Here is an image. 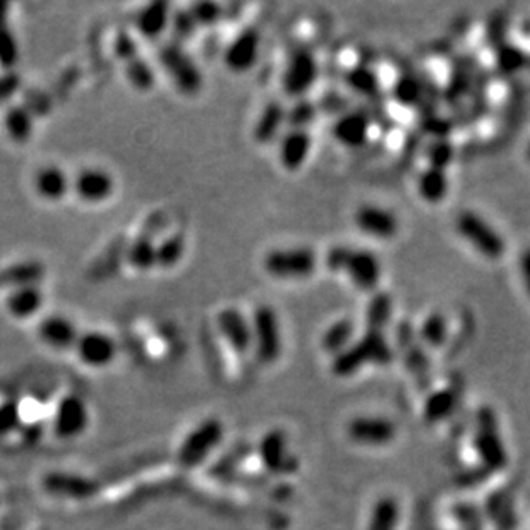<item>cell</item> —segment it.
I'll return each instance as SVG.
<instances>
[{
	"mask_svg": "<svg viewBox=\"0 0 530 530\" xmlns=\"http://www.w3.org/2000/svg\"><path fill=\"white\" fill-rule=\"evenodd\" d=\"M391 357L393 352L383 333L367 329L359 340L352 342L344 352L335 355L331 367L337 376H352L366 364H388Z\"/></svg>",
	"mask_w": 530,
	"mask_h": 530,
	"instance_id": "cell-1",
	"label": "cell"
},
{
	"mask_svg": "<svg viewBox=\"0 0 530 530\" xmlns=\"http://www.w3.org/2000/svg\"><path fill=\"white\" fill-rule=\"evenodd\" d=\"M224 423L217 417H208L184 436L177 449V464L183 469H194L218 449L224 440Z\"/></svg>",
	"mask_w": 530,
	"mask_h": 530,
	"instance_id": "cell-2",
	"label": "cell"
},
{
	"mask_svg": "<svg viewBox=\"0 0 530 530\" xmlns=\"http://www.w3.org/2000/svg\"><path fill=\"white\" fill-rule=\"evenodd\" d=\"M160 64L165 73L174 82V86L187 97H192L201 91L203 76L196 62L184 50L179 41H168L160 48L158 54Z\"/></svg>",
	"mask_w": 530,
	"mask_h": 530,
	"instance_id": "cell-3",
	"label": "cell"
},
{
	"mask_svg": "<svg viewBox=\"0 0 530 530\" xmlns=\"http://www.w3.org/2000/svg\"><path fill=\"white\" fill-rule=\"evenodd\" d=\"M50 429L56 438L62 441H71L82 436L90 426V410L82 397L76 393H65L56 404Z\"/></svg>",
	"mask_w": 530,
	"mask_h": 530,
	"instance_id": "cell-4",
	"label": "cell"
},
{
	"mask_svg": "<svg viewBox=\"0 0 530 530\" xmlns=\"http://www.w3.org/2000/svg\"><path fill=\"white\" fill-rule=\"evenodd\" d=\"M252 348L263 364H273L282 352V333L275 309L260 306L251 318Z\"/></svg>",
	"mask_w": 530,
	"mask_h": 530,
	"instance_id": "cell-5",
	"label": "cell"
},
{
	"mask_svg": "<svg viewBox=\"0 0 530 530\" xmlns=\"http://www.w3.org/2000/svg\"><path fill=\"white\" fill-rule=\"evenodd\" d=\"M457 230L467 243L490 260L501 258L507 251V243L498 230L475 211L460 213L457 218Z\"/></svg>",
	"mask_w": 530,
	"mask_h": 530,
	"instance_id": "cell-6",
	"label": "cell"
},
{
	"mask_svg": "<svg viewBox=\"0 0 530 530\" xmlns=\"http://www.w3.org/2000/svg\"><path fill=\"white\" fill-rule=\"evenodd\" d=\"M470 440L479 453L484 469H503L507 464V449L503 447L492 410L483 408L479 412L477 426Z\"/></svg>",
	"mask_w": 530,
	"mask_h": 530,
	"instance_id": "cell-7",
	"label": "cell"
},
{
	"mask_svg": "<svg viewBox=\"0 0 530 530\" xmlns=\"http://www.w3.org/2000/svg\"><path fill=\"white\" fill-rule=\"evenodd\" d=\"M263 265L277 278H306L316 269L318 256L307 247L275 249L266 254Z\"/></svg>",
	"mask_w": 530,
	"mask_h": 530,
	"instance_id": "cell-8",
	"label": "cell"
},
{
	"mask_svg": "<svg viewBox=\"0 0 530 530\" xmlns=\"http://www.w3.org/2000/svg\"><path fill=\"white\" fill-rule=\"evenodd\" d=\"M76 355L82 364L91 369L108 367L117 357V344L105 331H84L74 346Z\"/></svg>",
	"mask_w": 530,
	"mask_h": 530,
	"instance_id": "cell-9",
	"label": "cell"
},
{
	"mask_svg": "<svg viewBox=\"0 0 530 530\" xmlns=\"http://www.w3.org/2000/svg\"><path fill=\"white\" fill-rule=\"evenodd\" d=\"M41 486L50 496L73 501L91 500L98 492V484L93 479L69 472H48Z\"/></svg>",
	"mask_w": 530,
	"mask_h": 530,
	"instance_id": "cell-10",
	"label": "cell"
},
{
	"mask_svg": "<svg viewBox=\"0 0 530 530\" xmlns=\"http://www.w3.org/2000/svg\"><path fill=\"white\" fill-rule=\"evenodd\" d=\"M115 181L114 177L98 167L82 168L81 172L73 179L74 194L88 204H100L114 194Z\"/></svg>",
	"mask_w": 530,
	"mask_h": 530,
	"instance_id": "cell-11",
	"label": "cell"
},
{
	"mask_svg": "<svg viewBox=\"0 0 530 530\" xmlns=\"http://www.w3.org/2000/svg\"><path fill=\"white\" fill-rule=\"evenodd\" d=\"M350 441L364 447H385L397 436V426L385 417H355L348 423Z\"/></svg>",
	"mask_w": 530,
	"mask_h": 530,
	"instance_id": "cell-12",
	"label": "cell"
},
{
	"mask_svg": "<svg viewBox=\"0 0 530 530\" xmlns=\"http://www.w3.org/2000/svg\"><path fill=\"white\" fill-rule=\"evenodd\" d=\"M256 455L261 460L266 472L290 474L297 470V460L288 453L286 449V434L278 429L269 431L263 436Z\"/></svg>",
	"mask_w": 530,
	"mask_h": 530,
	"instance_id": "cell-13",
	"label": "cell"
},
{
	"mask_svg": "<svg viewBox=\"0 0 530 530\" xmlns=\"http://www.w3.org/2000/svg\"><path fill=\"white\" fill-rule=\"evenodd\" d=\"M217 327L228 347L237 354H245L252 348L251 321L235 307H225L217 316Z\"/></svg>",
	"mask_w": 530,
	"mask_h": 530,
	"instance_id": "cell-14",
	"label": "cell"
},
{
	"mask_svg": "<svg viewBox=\"0 0 530 530\" xmlns=\"http://www.w3.org/2000/svg\"><path fill=\"white\" fill-rule=\"evenodd\" d=\"M260 33L254 28H247L241 31L224 54L225 65L232 73H247L260 57Z\"/></svg>",
	"mask_w": 530,
	"mask_h": 530,
	"instance_id": "cell-15",
	"label": "cell"
},
{
	"mask_svg": "<svg viewBox=\"0 0 530 530\" xmlns=\"http://www.w3.org/2000/svg\"><path fill=\"white\" fill-rule=\"evenodd\" d=\"M348 278L361 290H374L381 280V265L380 260L364 249H350L347 261L344 266Z\"/></svg>",
	"mask_w": 530,
	"mask_h": 530,
	"instance_id": "cell-16",
	"label": "cell"
},
{
	"mask_svg": "<svg viewBox=\"0 0 530 530\" xmlns=\"http://www.w3.org/2000/svg\"><path fill=\"white\" fill-rule=\"evenodd\" d=\"M38 338L54 350H71L80 338V329L65 316L50 314L38 325Z\"/></svg>",
	"mask_w": 530,
	"mask_h": 530,
	"instance_id": "cell-17",
	"label": "cell"
},
{
	"mask_svg": "<svg viewBox=\"0 0 530 530\" xmlns=\"http://www.w3.org/2000/svg\"><path fill=\"white\" fill-rule=\"evenodd\" d=\"M316 78H318L316 59L307 52H299L286 64V73H284V90L292 97L304 95L314 84Z\"/></svg>",
	"mask_w": 530,
	"mask_h": 530,
	"instance_id": "cell-18",
	"label": "cell"
},
{
	"mask_svg": "<svg viewBox=\"0 0 530 530\" xmlns=\"http://www.w3.org/2000/svg\"><path fill=\"white\" fill-rule=\"evenodd\" d=\"M35 192L48 203H59L69 191H73V181L67 172L57 165H45L33 177Z\"/></svg>",
	"mask_w": 530,
	"mask_h": 530,
	"instance_id": "cell-19",
	"label": "cell"
},
{
	"mask_svg": "<svg viewBox=\"0 0 530 530\" xmlns=\"http://www.w3.org/2000/svg\"><path fill=\"white\" fill-rule=\"evenodd\" d=\"M355 224L376 239H391L398 232V220L393 213L380 206H363L355 213Z\"/></svg>",
	"mask_w": 530,
	"mask_h": 530,
	"instance_id": "cell-20",
	"label": "cell"
},
{
	"mask_svg": "<svg viewBox=\"0 0 530 530\" xmlns=\"http://www.w3.org/2000/svg\"><path fill=\"white\" fill-rule=\"evenodd\" d=\"M47 275L45 265L37 260H24L0 269V286L9 290L22 286H40Z\"/></svg>",
	"mask_w": 530,
	"mask_h": 530,
	"instance_id": "cell-21",
	"label": "cell"
},
{
	"mask_svg": "<svg viewBox=\"0 0 530 530\" xmlns=\"http://www.w3.org/2000/svg\"><path fill=\"white\" fill-rule=\"evenodd\" d=\"M170 20H172L170 4L164 2V0H157V2L146 4L140 11V14L136 18V28L144 38L157 40L170 26Z\"/></svg>",
	"mask_w": 530,
	"mask_h": 530,
	"instance_id": "cell-22",
	"label": "cell"
},
{
	"mask_svg": "<svg viewBox=\"0 0 530 530\" xmlns=\"http://www.w3.org/2000/svg\"><path fill=\"white\" fill-rule=\"evenodd\" d=\"M4 129L11 141L16 144H26L35 132V117L30 107L14 103L9 105L4 112Z\"/></svg>",
	"mask_w": 530,
	"mask_h": 530,
	"instance_id": "cell-23",
	"label": "cell"
},
{
	"mask_svg": "<svg viewBox=\"0 0 530 530\" xmlns=\"http://www.w3.org/2000/svg\"><path fill=\"white\" fill-rule=\"evenodd\" d=\"M43 292L40 286H22L9 290L5 297V309L16 320H30L43 307Z\"/></svg>",
	"mask_w": 530,
	"mask_h": 530,
	"instance_id": "cell-24",
	"label": "cell"
},
{
	"mask_svg": "<svg viewBox=\"0 0 530 530\" xmlns=\"http://www.w3.org/2000/svg\"><path fill=\"white\" fill-rule=\"evenodd\" d=\"M311 150V136L306 129H294L280 143V162L286 170H299Z\"/></svg>",
	"mask_w": 530,
	"mask_h": 530,
	"instance_id": "cell-25",
	"label": "cell"
},
{
	"mask_svg": "<svg viewBox=\"0 0 530 530\" xmlns=\"http://www.w3.org/2000/svg\"><path fill=\"white\" fill-rule=\"evenodd\" d=\"M369 121L361 112H350L342 115L333 125V136L346 146H361L366 143Z\"/></svg>",
	"mask_w": 530,
	"mask_h": 530,
	"instance_id": "cell-26",
	"label": "cell"
},
{
	"mask_svg": "<svg viewBox=\"0 0 530 530\" xmlns=\"http://www.w3.org/2000/svg\"><path fill=\"white\" fill-rule=\"evenodd\" d=\"M9 9L7 2H0V69L13 71L20 61V47L16 37L9 26Z\"/></svg>",
	"mask_w": 530,
	"mask_h": 530,
	"instance_id": "cell-27",
	"label": "cell"
},
{
	"mask_svg": "<svg viewBox=\"0 0 530 530\" xmlns=\"http://www.w3.org/2000/svg\"><path fill=\"white\" fill-rule=\"evenodd\" d=\"M286 119V110L280 103H268L263 114L260 115L258 123L254 125V131H252L254 141L260 144H268L269 141H273Z\"/></svg>",
	"mask_w": 530,
	"mask_h": 530,
	"instance_id": "cell-28",
	"label": "cell"
},
{
	"mask_svg": "<svg viewBox=\"0 0 530 530\" xmlns=\"http://www.w3.org/2000/svg\"><path fill=\"white\" fill-rule=\"evenodd\" d=\"M127 263L140 273L157 268V243L151 235L141 234L127 249Z\"/></svg>",
	"mask_w": 530,
	"mask_h": 530,
	"instance_id": "cell-29",
	"label": "cell"
},
{
	"mask_svg": "<svg viewBox=\"0 0 530 530\" xmlns=\"http://www.w3.org/2000/svg\"><path fill=\"white\" fill-rule=\"evenodd\" d=\"M419 194L428 201V203H438L441 200H445L447 192H449V179L445 170L436 168V167H429L428 170L423 172V175L419 177Z\"/></svg>",
	"mask_w": 530,
	"mask_h": 530,
	"instance_id": "cell-30",
	"label": "cell"
},
{
	"mask_svg": "<svg viewBox=\"0 0 530 530\" xmlns=\"http://www.w3.org/2000/svg\"><path fill=\"white\" fill-rule=\"evenodd\" d=\"M398 517L400 509L397 500L391 496H383L376 501L372 509L367 530H397Z\"/></svg>",
	"mask_w": 530,
	"mask_h": 530,
	"instance_id": "cell-31",
	"label": "cell"
},
{
	"mask_svg": "<svg viewBox=\"0 0 530 530\" xmlns=\"http://www.w3.org/2000/svg\"><path fill=\"white\" fill-rule=\"evenodd\" d=\"M354 331H355V327H354V323L350 320H338L337 323H333L323 333L321 347L328 354L338 355L340 352H344L352 344Z\"/></svg>",
	"mask_w": 530,
	"mask_h": 530,
	"instance_id": "cell-32",
	"label": "cell"
},
{
	"mask_svg": "<svg viewBox=\"0 0 530 530\" xmlns=\"http://www.w3.org/2000/svg\"><path fill=\"white\" fill-rule=\"evenodd\" d=\"M124 71H125L127 81L136 91H141V93L151 91L157 84V74L153 67L144 61L141 56H138L132 61L125 62Z\"/></svg>",
	"mask_w": 530,
	"mask_h": 530,
	"instance_id": "cell-33",
	"label": "cell"
},
{
	"mask_svg": "<svg viewBox=\"0 0 530 530\" xmlns=\"http://www.w3.org/2000/svg\"><path fill=\"white\" fill-rule=\"evenodd\" d=\"M393 312V299L387 292H378L366 307V325L371 331H381L387 327Z\"/></svg>",
	"mask_w": 530,
	"mask_h": 530,
	"instance_id": "cell-34",
	"label": "cell"
},
{
	"mask_svg": "<svg viewBox=\"0 0 530 530\" xmlns=\"http://www.w3.org/2000/svg\"><path fill=\"white\" fill-rule=\"evenodd\" d=\"M458 393L453 388H441L432 391L424 404V415L428 421H440L451 414L457 406Z\"/></svg>",
	"mask_w": 530,
	"mask_h": 530,
	"instance_id": "cell-35",
	"label": "cell"
},
{
	"mask_svg": "<svg viewBox=\"0 0 530 530\" xmlns=\"http://www.w3.org/2000/svg\"><path fill=\"white\" fill-rule=\"evenodd\" d=\"M185 254V237L175 232L157 244V268L170 269L181 263Z\"/></svg>",
	"mask_w": 530,
	"mask_h": 530,
	"instance_id": "cell-36",
	"label": "cell"
},
{
	"mask_svg": "<svg viewBox=\"0 0 530 530\" xmlns=\"http://www.w3.org/2000/svg\"><path fill=\"white\" fill-rule=\"evenodd\" d=\"M447 329H449V325H447V320L443 318V314L434 312L424 320L419 335H421V340L428 347L438 348L441 347L447 340Z\"/></svg>",
	"mask_w": 530,
	"mask_h": 530,
	"instance_id": "cell-37",
	"label": "cell"
},
{
	"mask_svg": "<svg viewBox=\"0 0 530 530\" xmlns=\"http://www.w3.org/2000/svg\"><path fill=\"white\" fill-rule=\"evenodd\" d=\"M20 429V402L13 398H2L0 400V438L13 436Z\"/></svg>",
	"mask_w": 530,
	"mask_h": 530,
	"instance_id": "cell-38",
	"label": "cell"
},
{
	"mask_svg": "<svg viewBox=\"0 0 530 530\" xmlns=\"http://www.w3.org/2000/svg\"><path fill=\"white\" fill-rule=\"evenodd\" d=\"M187 11L192 16L194 22L198 24V28L200 26H203V28L213 26L224 16V7L217 2H196V4H191L187 7Z\"/></svg>",
	"mask_w": 530,
	"mask_h": 530,
	"instance_id": "cell-39",
	"label": "cell"
},
{
	"mask_svg": "<svg viewBox=\"0 0 530 530\" xmlns=\"http://www.w3.org/2000/svg\"><path fill=\"white\" fill-rule=\"evenodd\" d=\"M348 86L363 95H372L378 90V76L367 67H355L347 74Z\"/></svg>",
	"mask_w": 530,
	"mask_h": 530,
	"instance_id": "cell-40",
	"label": "cell"
},
{
	"mask_svg": "<svg viewBox=\"0 0 530 530\" xmlns=\"http://www.w3.org/2000/svg\"><path fill=\"white\" fill-rule=\"evenodd\" d=\"M393 97L402 105H415L421 98V86L412 78H402L393 86Z\"/></svg>",
	"mask_w": 530,
	"mask_h": 530,
	"instance_id": "cell-41",
	"label": "cell"
},
{
	"mask_svg": "<svg viewBox=\"0 0 530 530\" xmlns=\"http://www.w3.org/2000/svg\"><path fill=\"white\" fill-rule=\"evenodd\" d=\"M170 24L174 28V33H175L179 43H181V40H189L198 31V24L194 22L187 9L185 11H177L175 14H172Z\"/></svg>",
	"mask_w": 530,
	"mask_h": 530,
	"instance_id": "cell-42",
	"label": "cell"
},
{
	"mask_svg": "<svg viewBox=\"0 0 530 530\" xmlns=\"http://www.w3.org/2000/svg\"><path fill=\"white\" fill-rule=\"evenodd\" d=\"M114 54L119 61L125 64L140 56V48H138V43L127 31H119L114 40Z\"/></svg>",
	"mask_w": 530,
	"mask_h": 530,
	"instance_id": "cell-43",
	"label": "cell"
},
{
	"mask_svg": "<svg viewBox=\"0 0 530 530\" xmlns=\"http://www.w3.org/2000/svg\"><path fill=\"white\" fill-rule=\"evenodd\" d=\"M526 64V56L520 48L515 47H503L498 54V65L503 73H515Z\"/></svg>",
	"mask_w": 530,
	"mask_h": 530,
	"instance_id": "cell-44",
	"label": "cell"
},
{
	"mask_svg": "<svg viewBox=\"0 0 530 530\" xmlns=\"http://www.w3.org/2000/svg\"><path fill=\"white\" fill-rule=\"evenodd\" d=\"M21 76L16 71H2L0 74V107L11 102V98L20 91Z\"/></svg>",
	"mask_w": 530,
	"mask_h": 530,
	"instance_id": "cell-45",
	"label": "cell"
},
{
	"mask_svg": "<svg viewBox=\"0 0 530 530\" xmlns=\"http://www.w3.org/2000/svg\"><path fill=\"white\" fill-rule=\"evenodd\" d=\"M451 158H453V148L447 141H436L429 148L431 167L445 170V167L451 162Z\"/></svg>",
	"mask_w": 530,
	"mask_h": 530,
	"instance_id": "cell-46",
	"label": "cell"
},
{
	"mask_svg": "<svg viewBox=\"0 0 530 530\" xmlns=\"http://www.w3.org/2000/svg\"><path fill=\"white\" fill-rule=\"evenodd\" d=\"M314 107L309 102L297 103L292 112L288 114V121L292 125H295V129H303V125H306L307 123H311L314 119Z\"/></svg>",
	"mask_w": 530,
	"mask_h": 530,
	"instance_id": "cell-47",
	"label": "cell"
},
{
	"mask_svg": "<svg viewBox=\"0 0 530 530\" xmlns=\"http://www.w3.org/2000/svg\"><path fill=\"white\" fill-rule=\"evenodd\" d=\"M348 254H350V247L347 245H335L328 251L327 263L328 269L331 271H344V266L347 261Z\"/></svg>",
	"mask_w": 530,
	"mask_h": 530,
	"instance_id": "cell-48",
	"label": "cell"
},
{
	"mask_svg": "<svg viewBox=\"0 0 530 530\" xmlns=\"http://www.w3.org/2000/svg\"><path fill=\"white\" fill-rule=\"evenodd\" d=\"M520 273H522V280L526 286V292L529 294L530 297V247L522 252L520 258Z\"/></svg>",
	"mask_w": 530,
	"mask_h": 530,
	"instance_id": "cell-49",
	"label": "cell"
},
{
	"mask_svg": "<svg viewBox=\"0 0 530 530\" xmlns=\"http://www.w3.org/2000/svg\"><path fill=\"white\" fill-rule=\"evenodd\" d=\"M527 157H529V160H530V144H529V148H527Z\"/></svg>",
	"mask_w": 530,
	"mask_h": 530,
	"instance_id": "cell-50",
	"label": "cell"
}]
</instances>
